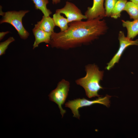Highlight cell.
<instances>
[{
	"mask_svg": "<svg viewBox=\"0 0 138 138\" xmlns=\"http://www.w3.org/2000/svg\"><path fill=\"white\" fill-rule=\"evenodd\" d=\"M122 22L123 26L127 30V38L132 40L138 34V19L132 21L122 20Z\"/></svg>",
	"mask_w": 138,
	"mask_h": 138,
	"instance_id": "obj_11",
	"label": "cell"
},
{
	"mask_svg": "<svg viewBox=\"0 0 138 138\" xmlns=\"http://www.w3.org/2000/svg\"><path fill=\"white\" fill-rule=\"evenodd\" d=\"M123 11L127 13L131 19L134 20L138 19V4L131 1L128 2Z\"/></svg>",
	"mask_w": 138,
	"mask_h": 138,
	"instance_id": "obj_13",
	"label": "cell"
},
{
	"mask_svg": "<svg viewBox=\"0 0 138 138\" xmlns=\"http://www.w3.org/2000/svg\"><path fill=\"white\" fill-rule=\"evenodd\" d=\"M52 18L49 16H43L41 20L35 25L34 27L40 29L45 32L52 33L54 32L55 26Z\"/></svg>",
	"mask_w": 138,
	"mask_h": 138,
	"instance_id": "obj_10",
	"label": "cell"
},
{
	"mask_svg": "<svg viewBox=\"0 0 138 138\" xmlns=\"http://www.w3.org/2000/svg\"><path fill=\"white\" fill-rule=\"evenodd\" d=\"M29 12L28 10H21L1 13L0 14L3 16V18L0 21V24L5 22L11 24L17 30L20 38L26 39L28 38L29 34L23 26L22 20L25 14Z\"/></svg>",
	"mask_w": 138,
	"mask_h": 138,
	"instance_id": "obj_3",
	"label": "cell"
},
{
	"mask_svg": "<svg viewBox=\"0 0 138 138\" xmlns=\"http://www.w3.org/2000/svg\"><path fill=\"white\" fill-rule=\"evenodd\" d=\"M85 70V76L76 80V83L84 88L88 98L100 97L98 92L103 88L100 82L102 79L104 71H100L97 66L94 64L86 65Z\"/></svg>",
	"mask_w": 138,
	"mask_h": 138,
	"instance_id": "obj_2",
	"label": "cell"
},
{
	"mask_svg": "<svg viewBox=\"0 0 138 138\" xmlns=\"http://www.w3.org/2000/svg\"><path fill=\"white\" fill-rule=\"evenodd\" d=\"M15 39L13 37H10L5 41L1 42L0 43V55L4 54L6 50L9 45L15 41Z\"/></svg>",
	"mask_w": 138,
	"mask_h": 138,
	"instance_id": "obj_17",
	"label": "cell"
},
{
	"mask_svg": "<svg viewBox=\"0 0 138 138\" xmlns=\"http://www.w3.org/2000/svg\"><path fill=\"white\" fill-rule=\"evenodd\" d=\"M8 31L6 32H2L0 33V40H1L7 34L9 33Z\"/></svg>",
	"mask_w": 138,
	"mask_h": 138,
	"instance_id": "obj_18",
	"label": "cell"
},
{
	"mask_svg": "<svg viewBox=\"0 0 138 138\" xmlns=\"http://www.w3.org/2000/svg\"><path fill=\"white\" fill-rule=\"evenodd\" d=\"M111 96L106 95L103 97H100L95 100H90L84 98L68 100L65 103V106L70 108L73 114V117L79 119L80 114L78 109L85 107L93 105L98 103L108 107L110 106L109 99Z\"/></svg>",
	"mask_w": 138,
	"mask_h": 138,
	"instance_id": "obj_4",
	"label": "cell"
},
{
	"mask_svg": "<svg viewBox=\"0 0 138 138\" xmlns=\"http://www.w3.org/2000/svg\"><path fill=\"white\" fill-rule=\"evenodd\" d=\"M61 14L55 12L53 15L52 18L55 26L59 27L61 31H64L68 28L69 23L66 18H65Z\"/></svg>",
	"mask_w": 138,
	"mask_h": 138,
	"instance_id": "obj_12",
	"label": "cell"
},
{
	"mask_svg": "<svg viewBox=\"0 0 138 138\" xmlns=\"http://www.w3.org/2000/svg\"><path fill=\"white\" fill-rule=\"evenodd\" d=\"M133 3L138 4V0H129Z\"/></svg>",
	"mask_w": 138,
	"mask_h": 138,
	"instance_id": "obj_20",
	"label": "cell"
},
{
	"mask_svg": "<svg viewBox=\"0 0 138 138\" xmlns=\"http://www.w3.org/2000/svg\"><path fill=\"white\" fill-rule=\"evenodd\" d=\"M105 21L96 18L70 23L65 31L51 34L49 43L52 48L67 49L89 43L107 31Z\"/></svg>",
	"mask_w": 138,
	"mask_h": 138,
	"instance_id": "obj_1",
	"label": "cell"
},
{
	"mask_svg": "<svg viewBox=\"0 0 138 138\" xmlns=\"http://www.w3.org/2000/svg\"><path fill=\"white\" fill-rule=\"evenodd\" d=\"M32 31L35 38L33 49L38 47L41 43H49L52 33H48L40 29L34 27Z\"/></svg>",
	"mask_w": 138,
	"mask_h": 138,
	"instance_id": "obj_9",
	"label": "cell"
},
{
	"mask_svg": "<svg viewBox=\"0 0 138 138\" xmlns=\"http://www.w3.org/2000/svg\"><path fill=\"white\" fill-rule=\"evenodd\" d=\"M118 39L120 43L119 49L112 59L107 64L106 68L108 70H110L114 66L116 63H118L123 52L128 47L132 45H138V39L135 41L132 40V39L126 37L122 31L119 32Z\"/></svg>",
	"mask_w": 138,
	"mask_h": 138,
	"instance_id": "obj_6",
	"label": "cell"
},
{
	"mask_svg": "<svg viewBox=\"0 0 138 138\" xmlns=\"http://www.w3.org/2000/svg\"><path fill=\"white\" fill-rule=\"evenodd\" d=\"M118 0H105V10L106 17L110 16L111 12Z\"/></svg>",
	"mask_w": 138,
	"mask_h": 138,
	"instance_id": "obj_16",
	"label": "cell"
},
{
	"mask_svg": "<svg viewBox=\"0 0 138 138\" xmlns=\"http://www.w3.org/2000/svg\"><path fill=\"white\" fill-rule=\"evenodd\" d=\"M70 87L69 82L62 79L58 83L56 87L49 95V99L57 105L60 113L63 117L66 111L63 109L62 105L64 103L68 95Z\"/></svg>",
	"mask_w": 138,
	"mask_h": 138,
	"instance_id": "obj_5",
	"label": "cell"
},
{
	"mask_svg": "<svg viewBox=\"0 0 138 138\" xmlns=\"http://www.w3.org/2000/svg\"><path fill=\"white\" fill-rule=\"evenodd\" d=\"M127 0H118L111 13L110 16L117 19L120 17L121 13L125 7Z\"/></svg>",
	"mask_w": 138,
	"mask_h": 138,
	"instance_id": "obj_15",
	"label": "cell"
},
{
	"mask_svg": "<svg viewBox=\"0 0 138 138\" xmlns=\"http://www.w3.org/2000/svg\"><path fill=\"white\" fill-rule=\"evenodd\" d=\"M55 12L64 14L69 23L87 19L86 16L75 5L69 2H66L63 7L57 9Z\"/></svg>",
	"mask_w": 138,
	"mask_h": 138,
	"instance_id": "obj_7",
	"label": "cell"
},
{
	"mask_svg": "<svg viewBox=\"0 0 138 138\" xmlns=\"http://www.w3.org/2000/svg\"><path fill=\"white\" fill-rule=\"evenodd\" d=\"M104 0H93L91 7H88L85 13L87 20L96 18L101 19L106 17L103 6Z\"/></svg>",
	"mask_w": 138,
	"mask_h": 138,
	"instance_id": "obj_8",
	"label": "cell"
},
{
	"mask_svg": "<svg viewBox=\"0 0 138 138\" xmlns=\"http://www.w3.org/2000/svg\"><path fill=\"white\" fill-rule=\"evenodd\" d=\"M34 3L35 8L40 10L45 17H48L52 14L51 11L47 8L48 0H31Z\"/></svg>",
	"mask_w": 138,
	"mask_h": 138,
	"instance_id": "obj_14",
	"label": "cell"
},
{
	"mask_svg": "<svg viewBox=\"0 0 138 138\" xmlns=\"http://www.w3.org/2000/svg\"><path fill=\"white\" fill-rule=\"evenodd\" d=\"M61 0H52V3L53 4H56L59 3L60 2Z\"/></svg>",
	"mask_w": 138,
	"mask_h": 138,
	"instance_id": "obj_19",
	"label": "cell"
}]
</instances>
